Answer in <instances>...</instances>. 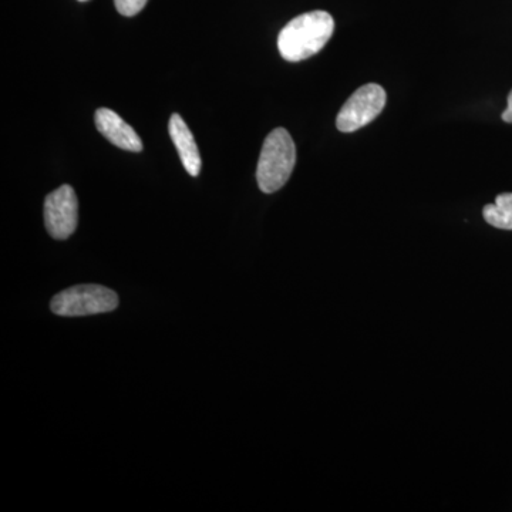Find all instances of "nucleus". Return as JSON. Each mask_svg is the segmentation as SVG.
Wrapping results in <instances>:
<instances>
[{
    "mask_svg": "<svg viewBox=\"0 0 512 512\" xmlns=\"http://www.w3.org/2000/svg\"><path fill=\"white\" fill-rule=\"evenodd\" d=\"M335 32L328 12L313 10L292 19L278 36V49L288 62H302L323 49Z\"/></svg>",
    "mask_w": 512,
    "mask_h": 512,
    "instance_id": "nucleus-1",
    "label": "nucleus"
},
{
    "mask_svg": "<svg viewBox=\"0 0 512 512\" xmlns=\"http://www.w3.org/2000/svg\"><path fill=\"white\" fill-rule=\"evenodd\" d=\"M296 164V147L285 128H275L265 138L256 168V180L265 194L281 190Z\"/></svg>",
    "mask_w": 512,
    "mask_h": 512,
    "instance_id": "nucleus-2",
    "label": "nucleus"
},
{
    "mask_svg": "<svg viewBox=\"0 0 512 512\" xmlns=\"http://www.w3.org/2000/svg\"><path fill=\"white\" fill-rule=\"evenodd\" d=\"M119 306L116 292L101 285H79L57 293L50 302V309L59 316L99 315L114 311Z\"/></svg>",
    "mask_w": 512,
    "mask_h": 512,
    "instance_id": "nucleus-3",
    "label": "nucleus"
},
{
    "mask_svg": "<svg viewBox=\"0 0 512 512\" xmlns=\"http://www.w3.org/2000/svg\"><path fill=\"white\" fill-rule=\"evenodd\" d=\"M386 92L376 83L357 89L343 104L336 117V126L342 133H353L372 123L386 106Z\"/></svg>",
    "mask_w": 512,
    "mask_h": 512,
    "instance_id": "nucleus-4",
    "label": "nucleus"
},
{
    "mask_svg": "<svg viewBox=\"0 0 512 512\" xmlns=\"http://www.w3.org/2000/svg\"><path fill=\"white\" fill-rule=\"evenodd\" d=\"M79 221V202L70 185H62L45 201V224L50 237L67 239L76 231Z\"/></svg>",
    "mask_w": 512,
    "mask_h": 512,
    "instance_id": "nucleus-5",
    "label": "nucleus"
},
{
    "mask_svg": "<svg viewBox=\"0 0 512 512\" xmlns=\"http://www.w3.org/2000/svg\"><path fill=\"white\" fill-rule=\"evenodd\" d=\"M96 127L111 144L121 150L140 153L143 151V141L133 127L128 126L116 111L99 109L96 111Z\"/></svg>",
    "mask_w": 512,
    "mask_h": 512,
    "instance_id": "nucleus-6",
    "label": "nucleus"
},
{
    "mask_svg": "<svg viewBox=\"0 0 512 512\" xmlns=\"http://www.w3.org/2000/svg\"><path fill=\"white\" fill-rule=\"evenodd\" d=\"M168 131H170L171 140H173L174 146L180 154L185 170L192 177H198L202 167L200 150H198L190 128L185 124L180 114L171 116Z\"/></svg>",
    "mask_w": 512,
    "mask_h": 512,
    "instance_id": "nucleus-7",
    "label": "nucleus"
},
{
    "mask_svg": "<svg viewBox=\"0 0 512 512\" xmlns=\"http://www.w3.org/2000/svg\"><path fill=\"white\" fill-rule=\"evenodd\" d=\"M483 215L493 227L512 231V192L500 194L494 204L485 205Z\"/></svg>",
    "mask_w": 512,
    "mask_h": 512,
    "instance_id": "nucleus-8",
    "label": "nucleus"
},
{
    "mask_svg": "<svg viewBox=\"0 0 512 512\" xmlns=\"http://www.w3.org/2000/svg\"><path fill=\"white\" fill-rule=\"evenodd\" d=\"M147 2L148 0H114V5H116L120 15L131 18V16L138 15L141 10L146 8Z\"/></svg>",
    "mask_w": 512,
    "mask_h": 512,
    "instance_id": "nucleus-9",
    "label": "nucleus"
},
{
    "mask_svg": "<svg viewBox=\"0 0 512 512\" xmlns=\"http://www.w3.org/2000/svg\"><path fill=\"white\" fill-rule=\"evenodd\" d=\"M503 120L505 123H512V90L511 93L508 94L507 109H505L503 113Z\"/></svg>",
    "mask_w": 512,
    "mask_h": 512,
    "instance_id": "nucleus-10",
    "label": "nucleus"
},
{
    "mask_svg": "<svg viewBox=\"0 0 512 512\" xmlns=\"http://www.w3.org/2000/svg\"><path fill=\"white\" fill-rule=\"evenodd\" d=\"M80 2H86V0H80Z\"/></svg>",
    "mask_w": 512,
    "mask_h": 512,
    "instance_id": "nucleus-11",
    "label": "nucleus"
}]
</instances>
